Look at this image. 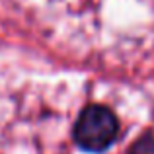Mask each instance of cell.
Here are the masks:
<instances>
[{
    "instance_id": "1",
    "label": "cell",
    "mask_w": 154,
    "mask_h": 154,
    "mask_svg": "<svg viewBox=\"0 0 154 154\" xmlns=\"http://www.w3.org/2000/svg\"><path fill=\"white\" fill-rule=\"evenodd\" d=\"M117 117L103 105H88L74 125V140L84 150H105L117 137Z\"/></svg>"
},
{
    "instance_id": "2",
    "label": "cell",
    "mask_w": 154,
    "mask_h": 154,
    "mask_svg": "<svg viewBox=\"0 0 154 154\" xmlns=\"http://www.w3.org/2000/svg\"><path fill=\"white\" fill-rule=\"evenodd\" d=\"M129 154H154V135H144L131 146Z\"/></svg>"
}]
</instances>
